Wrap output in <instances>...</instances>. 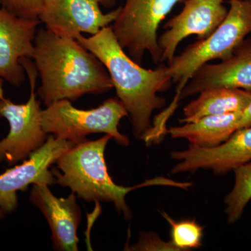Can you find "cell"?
<instances>
[{
	"label": "cell",
	"instance_id": "52a82bcc",
	"mask_svg": "<svg viewBox=\"0 0 251 251\" xmlns=\"http://www.w3.org/2000/svg\"><path fill=\"white\" fill-rule=\"evenodd\" d=\"M186 0H126L111 27L122 49L141 65L148 52L153 64L161 63L157 31L175 5Z\"/></svg>",
	"mask_w": 251,
	"mask_h": 251
},
{
	"label": "cell",
	"instance_id": "2e32d148",
	"mask_svg": "<svg viewBox=\"0 0 251 251\" xmlns=\"http://www.w3.org/2000/svg\"><path fill=\"white\" fill-rule=\"evenodd\" d=\"M184 107L181 124L197 121L209 115L243 112L251 102V92L242 89L219 87L198 94Z\"/></svg>",
	"mask_w": 251,
	"mask_h": 251
},
{
	"label": "cell",
	"instance_id": "e0dca14e",
	"mask_svg": "<svg viewBox=\"0 0 251 251\" xmlns=\"http://www.w3.org/2000/svg\"><path fill=\"white\" fill-rule=\"evenodd\" d=\"M234 184L224 200L227 223L234 224L241 219L251 200V161L237 167L233 171Z\"/></svg>",
	"mask_w": 251,
	"mask_h": 251
},
{
	"label": "cell",
	"instance_id": "8992f818",
	"mask_svg": "<svg viewBox=\"0 0 251 251\" xmlns=\"http://www.w3.org/2000/svg\"><path fill=\"white\" fill-rule=\"evenodd\" d=\"M30 86V94L26 103L18 104L4 96L0 78V120L5 119L9 125L8 135L0 140V163L14 165L24 161L33 151L44 145L49 138L41 125L42 109L36 97L38 72L30 58L21 59Z\"/></svg>",
	"mask_w": 251,
	"mask_h": 251
},
{
	"label": "cell",
	"instance_id": "7a4b0ae2",
	"mask_svg": "<svg viewBox=\"0 0 251 251\" xmlns=\"http://www.w3.org/2000/svg\"><path fill=\"white\" fill-rule=\"evenodd\" d=\"M76 40L106 68L117 97L128 112L133 134L142 139L152 126L153 111L166 105V99L158 93L173 84L167 66L161 63L153 70L142 67L122 49L110 26L89 37L81 34Z\"/></svg>",
	"mask_w": 251,
	"mask_h": 251
},
{
	"label": "cell",
	"instance_id": "6da1fadb",
	"mask_svg": "<svg viewBox=\"0 0 251 251\" xmlns=\"http://www.w3.org/2000/svg\"><path fill=\"white\" fill-rule=\"evenodd\" d=\"M31 59L41 78L36 95L46 106L113 88L106 68L93 53L76 39L57 35L46 28L38 29Z\"/></svg>",
	"mask_w": 251,
	"mask_h": 251
},
{
	"label": "cell",
	"instance_id": "603a6c76",
	"mask_svg": "<svg viewBox=\"0 0 251 251\" xmlns=\"http://www.w3.org/2000/svg\"></svg>",
	"mask_w": 251,
	"mask_h": 251
},
{
	"label": "cell",
	"instance_id": "ac0fdd59",
	"mask_svg": "<svg viewBox=\"0 0 251 251\" xmlns=\"http://www.w3.org/2000/svg\"><path fill=\"white\" fill-rule=\"evenodd\" d=\"M162 216L171 226V242L177 251H187L202 247L203 229L196 220L176 221L166 212Z\"/></svg>",
	"mask_w": 251,
	"mask_h": 251
},
{
	"label": "cell",
	"instance_id": "d6986e66",
	"mask_svg": "<svg viewBox=\"0 0 251 251\" xmlns=\"http://www.w3.org/2000/svg\"><path fill=\"white\" fill-rule=\"evenodd\" d=\"M41 3L42 0H0L1 7L16 16L29 19H39Z\"/></svg>",
	"mask_w": 251,
	"mask_h": 251
},
{
	"label": "cell",
	"instance_id": "5bb4252c",
	"mask_svg": "<svg viewBox=\"0 0 251 251\" xmlns=\"http://www.w3.org/2000/svg\"><path fill=\"white\" fill-rule=\"evenodd\" d=\"M219 87L251 92V38L244 39L228 59L219 64L206 63L200 68L181 91L177 103Z\"/></svg>",
	"mask_w": 251,
	"mask_h": 251
},
{
	"label": "cell",
	"instance_id": "30bf717a",
	"mask_svg": "<svg viewBox=\"0 0 251 251\" xmlns=\"http://www.w3.org/2000/svg\"><path fill=\"white\" fill-rule=\"evenodd\" d=\"M184 3V9L166 23V31L158 38L161 63L168 61L169 64L180 43L188 36L204 39L210 36L228 13L224 0H186Z\"/></svg>",
	"mask_w": 251,
	"mask_h": 251
},
{
	"label": "cell",
	"instance_id": "8fae6325",
	"mask_svg": "<svg viewBox=\"0 0 251 251\" xmlns=\"http://www.w3.org/2000/svg\"><path fill=\"white\" fill-rule=\"evenodd\" d=\"M172 158L179 163L172 174L211 170L222 175L251 161V126L236 130L227 141L213 148L191 145L184 151H173Z\"/></svg>",
	"mask_w": 251,
	"mask_h": 251
},
{
	"label": "cell",
	"instance_id": "9a60e30c",
	"mask_svg": "<svg viewBox=\"0 0 251 251\" xmlns=\"http://www.w3.org/2000/svg\"><path fill=\"white\" fill-rule=\"evenodd\" d=\"M242 112L209 115L197 121L167 128L166 134L173 139L187 140L191 145L213 148L225 143L238 130Z\"/></svg>",
	"mask_w": 251,
	"mask_h": 251
},
{
	"label": "cell",
	"instance_id": "277c9868",
	"mask_svg": "<svg viewBox=\"0 0 251 251\" xmlns=\"http://www.w3.org/2000/svg\"><path fill=\"white\" fill-rule=\"evenodd\" d=\"M251 33V0H229L227 16L216 30L188 46L167 66L173 83L176 84V95L168 108L155 117L157 122L166 125L177 108L181 91L200 68L210 61L228 59Z\"/></svg>",
	"mask_w": 251,
	"mask_h": 251
},
{
	"label": "cell",
	"instance_id": "3957f363",
	"mask_svg": "<svg viewBox=\"0 0 251 251\" xmlns=\"http://www.w3.org/2000/svg\"><path fill=\"white\" fill-rule=\"evenodd\" d=\"M111 137L104 135L98 140L87 139L77 144L63 153L52 168L55 184L67 187L77 197L87 202H112L126 220L132 218L131 210L126 196L136 188L157 185L156 178L147 180L135 186L115 184L109 175L105 151Z\"/></svg>",
	"mask_w": 251,
	"mask_h": 251
},
{
	"label": "cell",
	"instance_id": "7402d4cb",
	"mask_svg": "<svg viewBox=\"0 0 251 251\" xmlns=\"http://www.w3.org/2000/svg\"><path fill=\"white\" fill-rule=\"evenodd\" d=\"M6 214V213L0 208V221H2V220L4 219Z\"/></svg>",
	"mask_w": 251,
	"mask_h": 251
},
{
	"label": "cell",
	"instance_id": "9c48e42d",
	"mask_svg": "<svg viewBox=\"0 0 251 251\" xmlns=\"http://www.w3.org/2000/svg\"><path fill=\"white\" fill-rule=\"evenodd\" d=\"M75 144L50 134L43 146L33 151L20 165L0 175V208L14 212L18 205V191H25L29 185L55 184L51 166Z\"/></svg>",
	"mask_w": 251,
	"mask_h": 251
},
{
	"label": "cell",
	"instance_id": "44dd1931",
	"mask_svg": "<svg viewBox=\"0 0 251 251\" xmlns=\"http://www.w3.org/2000/svg\"><path fill=\"white\" fill-rule=\"evenodd\" d=\"M251 126V102L247 108L242 112V117L239 121L238 129L246 128Z\"/></svg>",
	"mask_w": 251,
	"mask_h": 251
},
{
	"label": "cell",
	"instance_id": "4fadbf2b",
	"mask_svg": "<svg viewBox=\"0 0 251 251\" xmlns=\"http://www.w3.org/2000/svg\"><path fill=\"white\" fill-rule=\"evenodd\" d=\"M29 201L47 221L54 250L78 251L77 232L82 214L75 193L72 192L67 198H57L48 185H34Z\"/></svg>",
	"mask_w": 251,
	"mask_h": 251
},
{
	"label": "cell",
	"instance_id": "5b68a950",
	"mask_svg": "<svg viewBox=\"0 0 251 251\" xmlns=\"http://www.w3.org/2000/svg\"><path fill=\"white\" fill-rule=\"evenodd\" d=\"M128 117L124 104L117 97L105 100L97 108L81 110L67 99L58 100L42 109L41 125L48 134L77 144L87 140L92 133H104L118 145L127 147L130 140L119 130L122 119Z\"/></svg>",
	"mask_w": 251,
	"mask_h": 251
},
{
	"label": "cell",
	"instance_id": "ba28073f",
	"mask_svg": "<svg viewBox=\"0 0 251 251\" xmlns=\"http://www.w3.org/2000/svg\"><path fill=\"white\" fill-rule=\"evenodd\" d=\"M115 0H42L39 19L57 35L76 39L82 33L97 34L120 14L121 6L104 14L100 5L110 8Z\"/></svg>",
	"mask_w": 251,
	"mask_h": 251
},
{
	"label": "cell",
	"instance_id": "7c38bea8",
	"mask_svg": "<svg viewBox=\"0 0 251 251\" xmlns=\"http://www.w3.org/2000/svg\"><path fill=\"white\" fill-rule=\"evenodd\" d=\"M39 19L19 17L0 6V78L15 87L26 79L21 59L32 58Z\"/></svg>",
	"mask_w": 251,
	"mask_h": 251
},
{
	"label": "cell",
	"instance_id": "ffe728a7",
	"mask_svg": "<svg viewBox=\"0 0 251 251\" xmlns=\"http://www.w3.org/2000/svg\"><path fill=\"white\" fill-rule=\"evenodd\" d=\"M125 249L126 251H177L171 242H163L156 234L146 232L140 234L136 244Z\"/></svg>",
	"mask_w": 251,
	"mask_h": 251
}]
</instances>
